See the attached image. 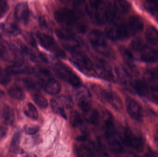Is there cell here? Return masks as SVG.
<instances>
[{"mask_svg":"<svg viewBox=\"0 0 158 157\" xmlns=\"http://www.w3.org/2000/svg\"><path fill=\"white\" fill-rule=\"evenodd\" d=\"M85 10L91 21L103 25L114 19L116 10L109 0H85Z\"/></svg>","mask_w":158,"mask_h":157,"instance_id":"1","label":"cell"},{"mask_svg":"<svg viewBox=\"0 0 158 157\" xmlns=\"http://www.w3.org/2000/svg\"><path fill=\"white\" fill-rule=\"evenodd\" d=\"M105 135L109 146L113 152L121 153L124 150L123 141L115 130L114 120L108 112H104Z\"/></svg>","mask_w":158,"mask_h":157,"instance_id":"2","label":"cell"},{"mask_svg":"<svg viewBox=\"0 0 158 157\" xmlns=\"http://www.w3.org/2000/svg\"><path fill=\"white\" fill-rule=\"evenodd\" d=\"M54 17L58 24L65 27L74 29L80 32L85 30V27L75 10L67 8L59 9L55 13Z\"/></svg>","mask_w":158,"mask_h":157,"instance_id":"3","label":"cell"},{"mask_svg":"<svg viewBox=\"0 0 158 157\" xmlns=\"http://www.w3.org/2000/svg\"><path fill=\"white\" fill-rule=\"evenodd\" d=\"M89 39L92 46L98 53L106 57H113V53L104 33L99 30H93L89 35Z\"/></svg>","mask_w":158,"mask_h":157,"instance_id":"4","label":"cell"},{"mask_svg":"<svg viewBox=\"0 0 158 157\" xmlns=\"http://www.w3.org/2000/svg\"><path fill=\"white\" fill-rule=\"evenodd\" d=\"M39 73L40 84L45 92L52 95L59 94L61 90V84L54 78L52 73L45 69H40Z\"/></svg>","mask_w":158,"mask_h":157,"instance_id":"5","label":"cell"},{"mask_svg":"<svg viewBox=\"0 0 158 157\" xmlns=\"http://www.w3.org/2000/svg\"><path fill=\"white\" fill-rule=\"evenodd\" d=\"M56 73L63 80L75 87L81 85V81L78 76L69 66L64 64H56L54 67Z\"/></svg>","mask_w":158,"mask_h":157,"instance_id":"6","label":"cell"},{"mask_svg":"<svg viewBox=\"0 0 158 157\" xmlns=\"http://www.w3.org/2000/svg\"><path fill=\"white\" fill-rule=\"evenodd\" d=\"M72 61L75 65L84 72L94 71V64L90 59L82 52L77 49L70 50Z\"/></svg>","mask_w":158,"mask_h":157,"instance_id":"7","label":"cell"},{"mask_svg":"<svg viewBox=\"0 0 158 157\" xmlns=\"http://www.w3.org/2000/svg\"><path fill=\"white\" fill-rule=\"evenodd\" d=\"M94 64V71L101 78L109 81H113L114 76L110 65L106 61L95 58Z\"/></svg>","mask_w":158,"mask_h":157,"instance_id":"8","label":"cell"},{"mask_svg":"<svg viewBox=\"0 0 158 157\" xmlns=\"http://www.w3.org/2000/svg\"><path fill=\"white\" fill-rule=\"evenodd\" d=\"M75 97L78 106L83 112L91 108V96L88 89L81 85L76 87Z\"/></svg>","mask_w":158,"mask_h":157,"instance_id":"9","label":"cell"},{"mask_svg":"<svg viewBox=\"0 0 158 157\" xmlns=\"http://www.w3.org/2000/svg\"><path fill=\"white\" fill-rule=\"evenodd\" d=\"M38 38L40 44L44 48L55 53L60 57H65L64 51L57 46L55 41L51 36L43 33H39Z\"/></svg>","mask_w":158,"mask_h":157,"instance_id":"10","label":"cell"},{"mask_svg":"<svg viewBox=\"0 0 158 157\" xmlns=\"http://www.w3.org/2000/svg\"><path fill=\"white\" fill-rule=\"evenodd\" d=\"M123 135V141L127 146L137 152L143 151L144 143L142 138L134 134L131 131L128 129L124 131Z\"/></svg>","mask_w":158,"mask_h":157,"instance_id":"11","label":"cell"},{"mask_svg":"<svg viewBox=\"0 0 158 157\" xmlns=\"http://www.w3.org/2000/svg\"><path fill=\"white\" fill-rule=\"evenodd\" d=\"M101 101L109 103L113 108L118 111L122 110L123 108V103L120 97L117 93L112 91L104 89Z\"/></svg>","mask_w":158,"mask_h":157,"instance_id":"12","label":"cell"},{"mask_svg":"<svg viewBox=\"0 0 158 157\" xmlns=\"http://www.w3.org/2000/svg\"><path fill=\"white\" fill-rule=\"evenodd\" d=\"M126 108L130 116L136 121H141L143 119V109L138 102L128 97L126 100Z\"/></svg>","mask_w":158,"mask_h":157,"instance_id":"13","label":"cell"},{"mask_svg":"<svg viewBox=\"0 0 158 157\" xmlns=\"http://www.w3.org/2000/svg\"><path fill=\"white\" fill-rule=\"evenodd\" d=\"M0 58L6 61H16L17 64H19L15 52L6 42H0Z\"/></svg>","mask_w":158,"mask_h":157,"instance_id":"14","label":"cell"},{"mask_svg":"<svg viewBox=\"0 0 158 157\" xmlns=\"http://www.w3.org/2000/svg\"><path fill=\"white\" fill-rule=\"evenodd\" d=\"M126 25L131 36L141 32L143 29V22L140 17L136 16L130 17Z\"/></svg>","mask_w":158,"mask_h":157,"instance_id":"15","label":"cell"},{"mask_svg":"<svg viewBox=\"0 0 158 157\" xmlns=\"http://www.w3.org/2000/svg\"><path fill=\"white\" fill-rule=\"evenodd\" d=\"M15 15L17 20L27 25L30 18L29 10L27 5L25 3L18 4L15 9Z\"/></svg>","mask_w":158,"mask_h":157,"instance_id":"16","label":"cell"},{"mask_svg":"<svg viewBox=\"0 0 158 157\" xmlns=\"http://www.w3.org/2000/svg\"><path fill=\"white\" fill-rule=\"evenodd\" d=\"M140 52L141 59L144 61L153 63L157 61V52L150 47L144 45L140 50Z\"/></svg>","mask_w":158,"mask_h":157,"instance_id":"17","label":"cell"},{"mask_svg":"<svg viewBox=\"0 0 158 157\" xmlns=\"http://www.w3.org/2000/svg\"><path fill=\"white\" fill-rule=\"evenodd\" d=\"M1 118L2 122L5 125L13 124L15 120V111L13 108L8 105L4 106L1 110Z\"/></svg>","mask_w":158,"mask_h":157,"instance_id":"18","label":"cell"},{"mask_svg":"<svg viewBox=\"0 0 158 157\" xmlns=\"http://www.w3.org/2000/svg\"><path fill=\"white\" fill-rule=\"evenodd\" d=\"M83 112L84 119L88 123L95 125L99 122L100 114L97 110L91 108Z\"/></svg>","mask_w":158,"mask_h":157,"instance_id":"19","label":"cell"},{"mask_svg":"<svg viewBox=\"0 0 158 157\" xmlns=\"http://www.w3.org/2000/svg\"><path fill=\"white\" fill-rule=\"evenodd\" d=\"M134 88L137 94L141 96H149V87L144 81L137 80L134 83Z\"/></svg>","mask_w":158,"mask_h":157,"instance_id":"20","label":"cell"},{"mask_svg":"<svg viewBox=\"0 0 158 157\" xmlns=\"http://www.w3.org/2000/svg\"><path fill=\"white\" fill-rule=\"evenodd\" d=\"M116 70V73L120 81L125 85L129 84L131 78V73L129 70L123 66L117 67Z\"/></svg>","mask_w":158,"mask_h":157,"instance_id":"21","label":"cell"},{"mask_svg":"<svg viewBox=\"0 0 158 157\" xmlns=\"http://www.w3.org/2000/svg\"><path fill=\"white\" fill-rule=\"evenodd\" d=\"M114 8L121 14H126L130 11L131 5L126 0H114Z\"/></svg>","mask_w":158,"mask_h":157,"instance_id":"22","label":"cell"},{"mask_svg":"<svg viewBox=\"0 0 158 157\" xmlns=\"http://www.w3.org/2000/svg\"><path fill=\"white\" fill-rule=\"evenodd\" d=\"M146 38L148 41L153 45H156L158 42V30L153 26H150L147 29L145 33Z\"/></svg>","mask_w":158,"mask_h":157,"instance_id":"23","label":"cell"},{"mask_svg":"<svg viewBox=\"0 0 158 157\" xmlns=\"http://www.w3.org/2000/svg\"><path fill=\"white\" fill-rule=\"evenodd\" d=\"M119 51L126 64L130 68H133L134 59L132 53L124 47H121L119 48Z\"/></svg>","mask_w":158,"mask_h":157,"instance_id":"24","label":"cell"},{"mask_svg":"<svg viewBox=\"0 0 158 157\" xmlns=\"http://www.w3.org/2000/svg\"><path fill=\"white\" fill-rule=\"evenodd\" d=\"M21 135L20 131H17L14 134L9 147V151L11 153L14 154L18 153L19 149Z\"/></svg>","mask_w":158,"mask_h":157,"instance_id":"25","label":"cell"},{"mask_svg":"<svg viewBox=\"0 0 158 157\" xmlns=\"http://www.w3.org/2000/svg\"><path fill=\"white\" fill-rule=\"evenodd\" d=\"M0 28L6 33L11 36H17L21 33L20 29L13 24L2 23L0 24Z\"/></svg>","mask_w":158,"mask_h":157,"instance_id":"26","label":"cell"},{"mask_svg":"<svg viewBox=\"0 0 158 157\" xmlns=\"http://www.w3.org/2000/svg\"><path fill=\"white\" fill-rule=\"evenodd\" d=\"M9 96L14 99L22 100L25 99V94L20 88L15 86L11 88L9 90Z\"/></svg>","mask_w":158,"mask_h":157,"instance_id":"27","label":"cell"},{"mask_svg":"<svg viewBox=\"0 0 158 157\" xmlns=\"http://www.w3.org/2000/svg\"><path fill=\"white\" fill-rule=\"evenodd\" d=\"M32 98L34 102L40 108H46L48 106V101L45 98L39 93H34L32 95Z\"/></svg>","mask_w":158,"mask_h":157,"instance_id":"28","label":"cell"},{"mask_svg":"<svg viewBox=\"0 0 158 157\" xmlns=\"http://www.w3.org/2000/svg\"><path fill=\"white\" fill-rule=\"evenodd\" d=\"M51 105L53 110L55 112L61 115L64 119H67L66 115L65 112L64 108L57 101V100H51Z\"/></svg>","mask_w":158,"mask_h":157,"instance_id":"29","label":"cell"},{"mask_svg":"<svg viewBox=\"0 0 158 157\" xmlns=\"http://www.w3.org/2000/svg\"><path fill=\"white\" fill-rule=\"evenodd\" d=\"M6 70L11 74H19L28 72L27 67L22 65L21 64H16L15 65H12L7 67Z\"/></svg>","mask_w":158,"mask_h":157,"instance_id":"30","label":"cell"},{"mask_svg":"<svg viewBox=\"0 0 158 157\" xmlns=\"http://www.w3.org/2000/svg\"><path fill=\"white\" fill-rule=\"evenodd\" d=\"M82 119L80 114L76 111L70 113V121L71 125L76 128L81 127L83 124Z\"/></svg>","mask_w":158,"mask_h":157,"instance_id":"31","label":"cell"},{"mask_svg":"<svg viewBox=\"0 0 158 157\" xmlns=\"http://www.w3.org/2000/svg\"><path fill=\"white\" fill-rule=\"evenodd\" d=\"M25 113L27 117L37 120L38 118V112L36 107L31 103H28L25 110Z\"/></svg>","mask_w":158,"mask_h":157,"instance_id":"32","label":"cell"},{"mask_svg":"<svg viewBox=\"0 0 158 157\" xmlns=\"http://www.w3.org/2000/svg\"><path fill=\"white\" fill-rule=\"evenodd\" d=\"M11 74L7 70L0 68V84L5 85L10 83Z\"/></svg>","mask_w":158,"mask_h":157,"instance_id":"33","label":"cell"},{"mask_svg":"<svg viewBox=\"0 0 158 157\" xmlns=\"http://www.w3.org/2000/svg\"><path fill=\"white\" fill-rule=\"evenodd\" d=\"M77 154L80 157L93 156V151L91 148L86 145L80 146L77 149Z\"/></svg>","mask_w":158,"mask_h":157,"instance_id":"34","label":"cell"},{"mask_svg":"<svg viewBox=\"0 0 158 157\" xmlns=\"http://www.w3.org/2000/svg\"><path fill=\"white\" fill-rule=\"evenodd\" d=\"M57 100L64 108H71L73 107V104L72 100L69 98L65 96H60L57 98Z\"/></svg>","mask_w":158,"mask_h":157,"instance_id":"35","label":"cell"},{"mask_svg":"<svg viewBox=\"0 0 158 157\" xmlns=\"http://www.w3.org/2000/svg\"><path fill=\"white\" fill-rule=\"evenodd\" d=\"M145 6L152 14L158 9V0H146Z\"/></svg>","mask_w":158,"mask_h":157,"instance_id":"36","label":"cell"},{"mask_svg":"<svg viewBox=\"0 0 158 157\" xmlns=\"http://www.w3.org/2000/svg\"><path fill=\"white\" fill-rule=\"evenodd\" d=\"M24 129L27 134L33 135L39 131L40 127L38 125L27 124L24 126Z\"/></svg>","mask_w":158,"mask_h":157,"instance_id":"37","label":"cell"},{"mask_svg":"<svg viewBox=\"0 0 158 157\" xmlns=\"http://www.w3.org/2000/svg\"><path fill=\"white\" fill-rule=\"evenodd\" d=\"M148 87L149 89V96L154 101L158 102V85Z\"/></svg>","mask_w":158,"mask_h":157,"instance_id":"38","label":"cell"},{"mask_svg":"<svg viewBox=\"0 0 158 157\" xmlns=\"http://www.w3.org/2000/svg\"><path fill=\"white\" fill-rule=\"evenodd\" d=\"M24 85L28 90L30 91H35L37 87L34 81L30 79H26L24 81Z\"/></svg>","mask_w":158,"mask_h":157,"instance_id":"39","label":"cell"},{"mask_svg":"<svg viewBox=\"0 0 158 157\" xmlns=\"http://www.w3.org/2000/svg\"><path fill=\"white\" fill-rule=\"evenodd\" d=\"M9 9V6L5 0H0V17L3 16Z\"/></svg>","mask_w":158,"mask_h":157,"instance_id":"40","label":"cell"},{"mask_svg":"<svg viewBox=\"0 0 158 157\" xmlns=\"http://www.w3.org/2000/svg\"><path fill=\"white\" fill-rule=\"evenodd\" d=\"M144 46V45H143V42L138 40L133 41L131 43L132 48L136 51H140Z\"/></svg>","mask_w":158,"mask_h":157,"instance_id":"41","label":"cell"},{"mask_svg":"<svg viewBox=\"0 0 158 157\" xmlns=\"http://www.w3.org/2000/svg\"><path fill=\"white\" fill-rule=\"evenodd\" d=\"M60 1L62 3L64 4H72L76 6L78 3L80 2V0H60Z\"/></svg>","mask_w":158,"mask_h":157,"instance_id":"42","label":"cell"},{"mask_svg":"<svg viewBox=\"0 0 158 157\" xmlns=\"http://www.w3.org/2000/svg\"><path fill=\"white\" fill-rule=\"evenodd\" d=\"M39 24L41 27L44 28L46 27V23L45 18H44L43 17H40L39 19Z\"/></svg>","mask_w":158,"mask_h":157,"instance_id":"43","label":"cell"},{"mask_svg":"<svg viewBox=\"0 0 158 157\" xmlns=\"http://www.w3.org/2000/svg\"><path fill=\"white\" fill-rule=\"evenodd\" d=\"M7 129L2 126H0V138H2L6 135Z\"/></svg>","mask_w":158,"mask_h":157,"instance_id":"44","label":"cell"},{"mask_svg":"<svg viewBox=\"0 0 158 157\" xmlns=\"http://www.w3.org/2000/svg\"><path fill=\"white\" fill-rule=\"evenodd\" d=\"M153 14L155 16L156 19L157 21L158 22V9L157 11H156L154 14Z\"/></svg>","mask_w":158,"mask_h":157,"instance_id":"45","label":"cell"},{"mask_svg":"<svg viewBox=\"0 0 158 157\" xmlns=\"http://www.w3.org/2000/svg\"><path fill=\"white\" fill-rule=\"evenodd\" d=\"M155 145H156V147L157 148L158 150V137H156L155 139Z\"/></svg>","mask_w":158,"mask_h":157,"instance_id":"46","label":"cell"},{"mask_svg":"<svg viewBox=\"0 0 158 157\" xmlns=\"http://www.w3.org/2000/svg\"><path fill=\"white\" fill-rule=\"evenodd\" d=\"M1 37H2V36H1V33H0V38Z\"/></svg>","mask_w":158,"mask_h":157,"instance_id":"47","label":"cell"},{"mask_svg":"<svg viewBox=\"0 0 158 157\" xmlns=\"http://www.w3.org/2000/svg\"><path fill=\"white\" fill-rule=\"evenodd\" d=\"M157 52L158 54V50H157Z\"/></svg>","mask_w":158,"mask_h":157,"instance_id":"48","label":"cell"}]
</instances>
